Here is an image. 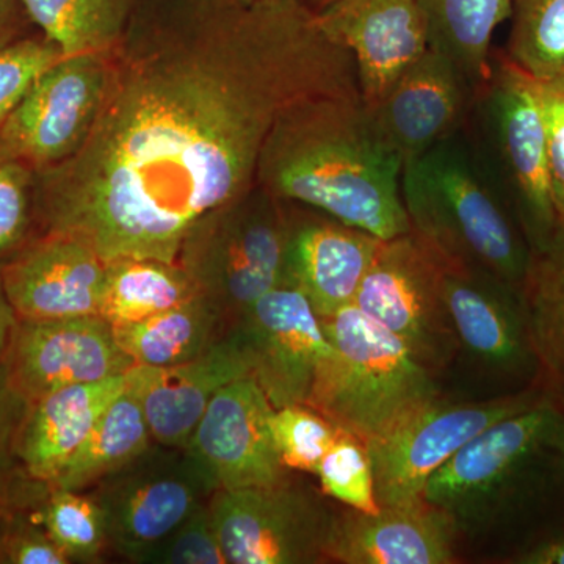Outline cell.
I'll return each instance as SVG.
<instances>
[{"label":"cell","instance_id":"obj_1","mask_svg":"<svg viewBox=\"0 0 564 564\" xmlns=\"http://www.w3.org/2000/svg\"><path fill=\"white\" fill-rule=\"evenodd\" d=\"M361 96L352 55L302 0H252L195 52L141 63L107 87L69 158L41 170L46 232L104 262L177 263L191 234L251 191L284 111L313 96Z\"/></svg>","mask_w":564,"mask_h":564},{"label":"cell","instance_id":"obj_2","mask_svg":"<svg viewBox=\"0 0 564 564\" xmlns=\"http://www.w3.org/2000/svg\"><path fill=\"white\" fill-rule=\"evenodd\" d=\"M402 170V159L381 139L361 96L322 95L284 111L258 174L276 198L391 240L411 231Z\"/></svg>","mask_w":564,"mask_h":564},{"label":"cell","instance_id":"obj_3","mask_svg":"<svg viewBox=\"0 0 564 564\" xmlns=\"http://www.w3.org/2000/svg\"><path fill=\"white\" fill-rule=\"evenodd\" d=\"M564 489V406L549 395L494 423L426 481L459 534L488 532Z\"/></svg>","mask_w":564,"mask_h":564},{"label":"cell","instance_id":"obj_4","mask_svg":"<svg viewBox=\"0 0 564 564\" xmlns=\"http://www.w3.org/2000/svg\"><path fill=\"white\" fill-rule=\"evenodd\" d=\"M402 199L411 232L437 254L522 292L532 248L486 180L464 129L404 163Z\"/></svg>","mask_w":564,"mask_h":564},{"label":"cell","instance_id":"obj_5","mask_svg":"<svg viewBox=\"0 0 564 564\" xmlns=\"http://www.w3.org/2000/svg\"><path fill=\"white\" fill-rule=\"evenodd\" d=\"M321 322L332 350L318 366L306 406L337 429L369 444L441 393L437 373L355 303Z\"/></svg>","mask_w":564,"mask_h":564},{"label":"cell","instance_id":"obj_6","mask_svg":"<svg viewBox=\"0 0 564 564\" xmlns=\"http://www.w3.org/2000/svg\"><path fill=\"white\" fill-rule=\"evenodd\" d=\"M464 133L486 180L513 212L532 251L554 231L547 143L538 85L508 61L491 57L488 79L478 88Z\"/></svg>","mask_w":564,"mask_h":564},{"label":"cell","instance_id":"obj_7","mask_svg":"<svg viewBox=\"0 0 564 564\" xmlns=\"http://www.w3.org/2000/svg\"><path fill=\"white\" fill-rule=\"evenodd\" d=\"M250 192L199 223L180 256L229 328L265 293L288 285L289 218L272 193Z\"/></svg>","mask_w":564,"mask_h":564},{"label":"cell","instance_id":"obj_8","mask_svg":"<svg viewBox=\"0 0 564 564\" xmlns=\"http://www.w3.org/2000/svg\"><path fill=\"white\" fill-rule=\"evenodd\" d=\"M541 384L481 402H455L437 393L370 441L375 496L380 507L413 502L448 459L494 423L547 399Z\"/></svg>","mask_w":564,"mask_h":564},{"label":"cell","instance_id":"obj_9","mask_svg":"<svg viewBox=\"0 0 564 564\" xmlns=\"http://www.w3.org/2000/svg\"><path fill=\"white\" fill-rule=\"evenodd\" d=\"M209 510L228 564L328 562L339 513L314 488L292 477L270 486L218 489Z\"/></svg>","mask_w":564,"mask_h":564},{"label":"cell","instance_id":"obj_10","mask_svg":"<svg viewBox=\"0 0 564 564\" xmlns=\"http://www.w3.org/2000/svg\"><path fill=\"white\" fill-rule=\"evenodd\" d=\"M214 492L185 448L152 443L93 486L91 496L101 507L109 549L143 563Z\"/></svg>","mask_w":564,"mask_h":564},{"label":"cell","instance_id":"obj_11","mask_svg":"<svg viewBox=\"0 0 564 564\" xmlns=\"http://www.w3.org/2000/svg\"><path fill=\"white\" fill-rule=\"evenodd\" d=\"M355 304L436 373L462 352L445 302L443 259L414 232L381 242Z\"/></svg>","mask_w":564,"mask_h":564},{"label":"cell","instance_id":"obj_12","mask_svg":"<svg viewBox=\"0 0 564 564\" xmlns=\"http://www.w3.org/2000/svg\"><path fill=\"white\" fill-rule=\"evenodd\" d=\"M109 80L98 54L70 55L54 63L0 128L7 152L40 170L65 161L90 131Z\"/></svg>","mask_w":564,"mask_h":564},{"label":"cell","instance_id":"obj_13","mask_svg":"<svg viewBox=\"0 0 564 564\" xmlns=\"http://www.w3.org/2000/svg\"><path fill=\"white\" fill-rule=\"evenodd\" d=\"M273 410L252 373L215 393L184 447L215 491L276 485L291 477L270 432Z\"/></svg>","mask_w":564,"mask_h":564},{"label":"cell","instance_id":"obj_14","mask_svg":"<svg viewBox=\"0 0 564 564\" xmlns=\"http://www.w3.org/2000/svg\"><path fill=\"white\" fill-rule=\"evenodd\" d=\"M11 386L35 402L68 386L128 372L135 362L121 350L101 315L18 321L2 361Z\"/></svg>","mask_w":564,"mask_h":564},{"label":"cell","instance_id":"obj_15","mask_svg":"<svg viewBox=\"0 0 564 564\" xmlns=\"http://www.w3.org/2000/svg\"><path fill=\"white\" fill-rule=\"evenodd\" d=\"M441 259L459 350L488 372L536 384L540 362L522 292L486 270Z\"/></svg>","mask_w":564,"mask_h":564},{"label":"cell","instance_id":"obj_16","mask_svg":"<svg viewBox=\"0 0 564 564\" xmlns=\"http://www.w3.org/2000/svg\"><path fill=\"white\" fill-rule=\"evenodd\" d=\"M251 373L276 408L306 404L315 373L332 344L299 289H273L236 323Z\"/></svg>","mask_w":564,"mask_h":564},{"label":"cell","instance_id":"obj_17","mask_svg":"<svg viewBox=\"0 0 564 564\" xmlns=\"http://www.w3.org/2000/svg\"><path fill=\"white\" fill-rule=\"evenodd\" d=\"M477 90L445 55L426 50L372 106L375 128L403 165L463 131Z\"/></svg>","mask_w":564,"mask_h":564},{"label":"cell","instance_id":"obj_18","mask_svg":"<svg viewBox=\"0 0 564 564\" xmlns=\"http://www.w3.org/2000/svg\"><path fill=\"white\" fill-rule=\"evenodd\" d=\"M18 321L99 315L107 263L68 234L46 232L0 265Z\"/></svg>","mask_w":564,"mask_h":564},{"label":"cell","instance_id":"obj_19","mask_svg":"<svg viewBox=\"0 0 564 564\" xmlns=\"http://www.w3.org/2000/svg\"><path fill=\"white\" fill-rule=\"evenodd\" d=\"M314 14L318 29L352 55L366 106L429 50L419 0H329Z\"/></svg>","mask_w":564,"mask_h":564},{"label":"cell","instance_id":"obj_20","mask_svg":"<svg viewBox=\"0 0 564 564\" xmlns=\"http://www.w3.org/2000/svg\"><path fill=\"white\" fill-rule=\"evenodd\" d=\"M250 373L242 337L232 326L191 361L169 367L135 364L126 377L143 408L152 441L184 448L215 393Z\"/></svg>","mask_w":564,"mask_h":564},{"label":"cell","instance_id":"obj_21","mask_svg":"<svg viewBox=\"0 0 564 564\" xmlns=\"http://www.w3.org/2000/svg\"><path fill=\"white\" fill-rule=\"evenodd\" d=\"M458 530L445 511L419 497L375 514L339 511L328 562L343 564H451Z\"/></svg>","mask_w":564,"mask_h":564},{"label":"cell","instance_id":"obj_22","mask_svg":"<svg viewBox=\"0 0 564 564\" xmlns=\"http://www.w3.org/2000/svg\"><path fill=\"white\" fill-rule=\"evenodd\" d=\"M381 242L326 214L289 221L288 285L304 293L318 317H329L355 303Z\"/></svg>","mask_w":564,"mask_h":564},{"label":"cell","instance_id":"obj_23","mask_svg":"<svg viewBox=\"0 0 564 564\" xmlns=\"http://www.w3.org/2000/svg\"><path fill=\"white\" fill-rule=\"evenodd\" d=\"M126 386V373L115 375L58 389L29 403L18 437V458L24 474L51 488Z\"/></svg>","mask_w":564,"mask_h":564},{"label":"cell","instance_id":"obj_24","mask_svg":"<svg viewBox=\"0 0 564 564\" xmlns=\"http://www.w3.org/2000/svg\"><path fill=\"white\" fill-rule=\"evenodd\" d=\"M522 296L540 362L538 383L564 406V217L532 251Z\"/></svg>","mask_w":564,"mask_h":564},{"label":"cell","instance_id":"obj_25","mask_svg":"<svg viewBox=\"0 0 564 564\" xmlns=\"http://www.w3.org/2000/svg\"><path fill=\"white\" fill-rule=\"evenodd\" d=\"M111 328L121 350L133 362L150 367L191 361L231 329L204 295L144 321Z\"/></svg>","mask_w":564,"mask_h":564},{"label":"cell","instance_id":"obj_26","mask_svg":"<svg viewBox=\"0 0 564 564\" xmlns=\"http://www.w3.org/2000/svg\"><path fill=\"white\" fill-rule=\"evenodd\" d=\"M514 0H419L430 50L455 63L478 88L491 70L496 29L511 18Z\"/></svg>","mask_w":564,"mask_h":564},{"label":"cell","instance_id":"obj_27","mask_svg":"<svg viewBox=\"0 0 564 564\" xmlns=\"http://www.w3.org/2000/svg\"><path fill=\"white\" fill-rule=\"evenodd\" d=\"M202 295L180 263L124 258L107 263L101 317L111 326L144 321Z\"/></svg>","mask_w":564,"mask_h":564},{"label":"cell","instance_id":"obj_28","mask_svg":"<svg viewBox=\"0 0 564 564\" xmlns=\"http://www.w3.org/2000/svg\"><path fill=\"white\" fill-rule=\"evenodd\" d=\"M152 441L143 408L128 386L110 404L79 451L74 454L54 485L47 489L85 491L98 485L140 454Z\"/></svg>","mask_w":564,"mask_h":564},{"label":"cell","instance_id":"obj_29","mask_svg":"<svg viewBox=\"0 0 564 564\" xmlns=\"http://www.w3.org/2000/svg\"><path fill=\"white\" fill-rule=\"evenodd\" d=\"M63 57L99 54L117 41L132 13L133 0H20Z\"/></svg>","mask_w":564,"mask_h":564},{"label":"cell","instance_id":"obj_30","mask_svg":"<svg viewBox=\"0 0 564 564\" xmlns=\"http://www.w3.org/2000/svg\"><path fill=\"white\" fill-rule=\"evenodd\" d=\"M507 58L534 80L564 77V0H514Z\"/></svg>","mask_w":564,"mask_h":564},{"label":"cell","instance_id":"obj_31","mask_svg":"<svg viewBox=\"0 0 564 564\" xmlns=\"http://www.w3.org/2000/svg\"><path fill=\"white\" fill-rule=\"evenodd\" d=\"M29 513L46 529L70 563L99 562L109 549L102 510L91 494L46 489Z\"/></svg>","mask_w":564,"mask_h":564},{"label":"cell","instance_id":"obj_32","mask_svg":"<svg viewBox=\"0 0 564 564\" xmlns=\"http://www.w3.org/2000/svg\"><path fill=\"white\" fill-rule=\"evenodd\" d=\"M315 475L326 497L361 513L375 514L381 510L375 496L369 448L355 434L340 430Z\"/></svg>","mask_w":564,"mask_h":564},{"label":"cell","instance_id":"obj_33","mask_svg":"<svg viewBox=\"0 0 564 564\" xmlns=\"http://www.w3.org/2000/svg\"><path fill=\"white\" fill-rule=\"evenodd\" d=\"M270 432L285 469L315 474L340 429L313 408L292 404L273 410Z\"/></svg>","mask_w":564,"mask_h":564},{"label":"cell","instance_id":"obj_34","mask_svg":"<svg viewBox=\"0 0 564 564\" xmlns=\"http://www.w3.org/2000/svg\"><path fill=\"white\" fill-rule=\"evenodd\" d=\"M29 403L7 378L0 364V500L20 510L39 502L47 488L32 481L18 458V437Z\"/></svg>","mask_w":564,"mask_h":564},{"label":"cell","instance_id":"obj_35","mask_svg":"<svg viewBox=\"0 0 564 564\" xmlns=\"http://www.w3.org/2000/svg\"><path fill=\"white\" fill-rule=\"evenodd\" d=\"M63 58L50 40H25L0 47V128L41 73Z\"/></svg>","mask_w":564,"mask_h":564},{"label":"cell","instance_id":"obj_36","mask_svg":"<svg viewBox=\"0 0 564 564\" xmlns=\"http://www.w3.org/2000/svg\"><path fill=\"white\" fill-rule=\"evenodd\" d=\"M32 172L28 163L0 155V259L24 247L31 226Z\"/></svg>","mask_w":564,"mask_h":564},{"label":"cell","instance_id":"obj_37","mask_svg":"<svg viewBox=\"0 0 564 564\" xmlns=\"http://www.w3.org/2000/svg\"><path fill=\"white\" fill-rule=\"evenodd\" d=\"M144 564H228L215 532L209 502L193 511L150 555Z\"/></svg>","mask_w":564,"mask_h":564},{"label":"cell","instance_id":"obj_38","mask_svg":"<svg viewBox=\"0 0 564 564\" xmlns=\"http://www.w3.org/2000/svg\"><path fill=\"white\" fill-rule=\"evenodd\" d=\"M65 552L29 510L14 511L2 541L0 564H68Z\"/></svg>","mask_w":564,"mask_h":564},{"label":"cell","instance_id":"obj_39","mask_svg":"<svg viewBox=\"0 0 564 564\" xmlns=\"http://www.w3.org/2000/svg\"><path fill=\"white\" fill-rule=\"evenodd\" d=\"M543 111L552 198L558 217H564V77L536 80Z\"/></svg>","mask_w":564,"mask_h":564},{"label":"cell","instance_id":"obj_40","mask_svg":"<svg viewBox=\"0 0 564 564\" xmlns=\"http://www.w3.org/2000/svg\"><path fill=\"white\" fill-rule=\"evenodd\" d=\"M521 564H564V532L554 534L516 556Z\"/></svg>","mask_w":564,"mask_h":564},{"label":"cell","instance_id":"obj_41","mask_svg":"<svg viewBox=\"0 0 564 564\" xmlns=\"http://www.w3.org/2000/svg\"><path fill=\"white\" fill-rule=\"evenodd\" d=\"M18 323V315L11 306L6 288H3L2 272H0V364L6 358L7 348H9L11 334Z\"/></svg>","mask_w":564,"mask_h":564},{"label":"cell","instance_id":"obj_42","mask_svg":"<svg viewBox=\"0 0 564 564\" xmlns=\"http://www.w3.org/2000/svg\"><path fill=\"white\" fill-rule=\"evenodd\" d=\"M20 7V0H0V47L10 44L7 43V40H9Z\"/></svg>","mask_w":564,"mask_h":564},{"label":"cell","instance_id":"obj_43","mask_svg":"<svg viewBox=\"0 0 564 564\" xmlns=\"http://www.w3.org/2000/svg\"><path fill=\"white\" fill-rule=\"evenodd\" d=\"M17 510H20V508H14L13 505L0 500V541H2L3 533H6L7 527H9Z\"/></svg>","mask_w":564,"mask_h":564},{"label":"cell","instance_id":"obj_44","mask_svg":"<svg viewBox=\"0 0 564 564\" xmlns=\"http://www.w3.org/2000/svg\"><path fill=\"white\" fill-rule=\"evenodd\" d=\"M302 2L304 3V6L310 7V9L313 10L315 13V11L323 9V7H325L326 3L329 2V0H302Z\"/></svg>","mask_w":564,"mask_h":564},{"label":"cell","instance_id":"obj_45","mask_svg":"<svg viewBox=\"0 0 564 564\" xmlns=\"http://www.w3.org/2000/svg\"><path fill=\"white\" fill-rule=\"evenodd\" d=\"M2 154H9V152H7L6 147H3L2 141H0V155Z\"/></svg>","mask_w":564,"mask_h":564},{"label":"cell","instance_id":"obj_46","mask_svg":"<svg viewBox=\"0 0 564 564\" xmlns=\"http://www.w3.org/2000/svg\"><path fill=\"white\" fill-rule=\"evenodd\" d=\"M242 2L245 3V6H248V3H251L252 0H242Z\"/></svg>","mask_w":564,"mask_h":564}]
</instances>
